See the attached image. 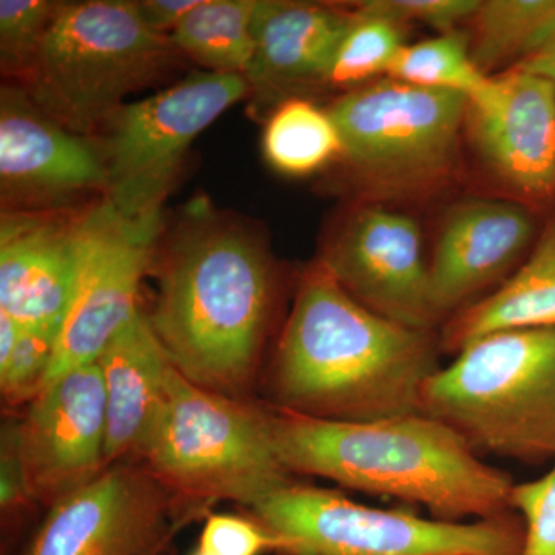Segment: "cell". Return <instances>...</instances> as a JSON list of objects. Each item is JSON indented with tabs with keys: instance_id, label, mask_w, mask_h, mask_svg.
I'll return each instance as SVG.
<instances>
[{
	"instance_id": "10",
	"label": "cell",
	"mask_w": 555,
	"mask_h": 555,
	"mask_svg": "<svg viewBox=\"0 0 555 555\" xmlns=\"http://www.w3.org/2000/svg\"><path fill=\"white\" fill-rule=\"evenodd\" d=\"M204 516L144 462L119 463L51 506L21 555H166Z\"/></svg>"
},
{
	"instance_id": "21",
	"label": "cell",
	"mask_w": 555,
	"mask_h": 555,
	"mask_svg": "<svg viewBox=\"0 0 555 555\" xmlns=\"http://www.w3.org/2000/svg\"><path fill=\"white\" fill-rule=\"evenodd\" d=\"M258 2L199 0L171 33V43L207 72L246 76L255 53Z\"/></svg>"
},
{
	"instance_id": "11",
	"label": "cell",
	"mask_w": 555,
	"mask_h": 555,
	"mask_svg": "<svg viewBox=\"0 0 555 555\" xmlns=\"http://www.w3.org/2000/svg\"><path fill=\"white\" fill-rule=\"evenodd\" d=\"M159 215L129 217L107 198L80 215L78 280L47 386L72 369L96 363L109 339L141 309L139 288L152 264Z\"/></svg>"
},
{
	"instance_id": "28",
	"label": "cell",
	"mask_w": 555,
	"mask_h": 555,
	"mask_svg": "<svg viewBox=\"0 0 555 555\" xmlns=\"http://www.w3.org/2000/svg\"><path fill=\"white\" fill-rule=\"evenodd\" d=\"M511 509L524 518L520 555H555V460L545 476L514 486Z\"/></svg>"
},
{
	"instance_id": "13",
	"label": "cell",
	"mask_w": 555,
	"mask_h": 555,
	"mask_svg": "<svg viewBox=\"0 0 555 555\" xmlns=\"http://www.w3.org/2000/svg\"><path fill=\"white\" fill-rule=\"evenodd\" d=\"M347 294L387 320L433 331L438 315L418 224L385 208L350 219L320 262Z\"/></svg>"
},
{
	"instance_id": "19",
	"label": "cell",
	"mask_w": 555,
	"mask_h": 555,
	"mask_svg": "<svg viewBox=\"0 0 555 555\" xmlns=\"http://www.w3.org/2000/svg\"><path fill=\"white\" fill-rule=\"evenodd\" d=\"M353 14L308 2L259 0L246 79L258 89L324 80Z\"/></svg>"
},
{
	"instance_id": "9",
	"label": "cell",
	"mask_w": 555,
	"mask_h": 555,
	"mask_svg": "<svg viewBox=\"0 0 555 555\" xmlns=\"http://www.w3.org/2000/svg\"><path fill=\"white\" fill-rule=\"evenodd\" d=\"M466 100L387 78L350 91L328 113L353 169L387 188H415L451 170Z\"/></svg>"
},
{
	"instance_id": "4",
	"label": "cell",
	"mask_w": 555,
	"mask_h": 555,
	"mask_svg": "<svg viewBox=\"0 0 555 555\" xmlns=\"http://www.w3.org/2000/svg\"><path fill=\"white\" fill-rule=\"evenodd\" d=\"M422 412L480 456L526 465L555 460V327L474 339L427 378Z\"/></svg>"
},
{
	"instance_id": "24",
	"label": "cell",
	"mask_w": 555,
	"mask_h": 555,
	"mask_svg": "<svg viewBox=\"0 0 555 555\" xmlns=\"http://www.w3.org/2000/svg\"><path fill=\"white\" fill-rule=\"evenodd\" d=\"M387 76L420 89L451 91L466 98L476 93L488 79L470 56L465 36L455 31L404 43Z\"/></svg>"
},
{
	"instance_id": "32",
	"label": "cell",
	"mask_w": 555,
	"mask_h": 555,
	"mask_svg": "<svg viewBox=\"0 0 555 555\" xmlns=\"http://www.w3.org/2000/svg\"><path fill=\"white\" fill-rule=\"evenodd\" d=\"M199 0H141L137 3L139 17L156 35L170 38L179 24L195 9Z\"/></svg>"
},
{
	"instance_id": "33",
	"label": "cell",
	"mask_w": 555,
	"mask_h": 555,
	"mask_svg": "<svg viewBox=\"0 0 555 555\" xmlns=\"http://www.w3.org/2000/svg\"><path fill=\"white\" fill-rule=\"evenodd\" d=\"M516 68L532 73V75L542 76V78L550 80L555 89V30L535 53L526 57L524 62L516 65Z\"/></svg>"
},
{
	"instance_id": "16",
	"label": "cell",
	"mask_w": 555,
	"mask_h": 555,
	"mask_svg": "<svg viewBox=\"0 0 555 555\" xmlns=\"http://www.w3.org/2000/svg\"><path fill=\"white\" fill-rule=\"evenodd\" d=\"M80 259V217L9 211L0 225V312L60 334Z\"/></svg>"
},
{
	"instance_id": "3",
	"label": "cell",
	"mask_w": 555,
	"mask_h": 555,
	"mask_svg": "<svg viewBox=\"0 0 555 555\" xmlns=\"http://www.w3.org/2000/svg\"><path fill=\"white\" fill-rule=\"evenodd\" d=\"M275 283L261 244L208 222L170 248L150 313L171 366L204 389L247 400L272 318Z\"/></svg>"
},
{
	"instance_id": "27",
	"label": "cell",
	"mask_w": 555,
	"mask_h": 555,
	"mask_svg": "<svg viewBox=\"0 0 555 555\" xmlns=\"http://www.w3.org/2000/svg\"><path fill=\"white\" fill-rule=\"evenodd\" d=\"M56 339L54 332L22 326L13 353L0 364V390L7 406H27L46 389Z\"/></svg>"
},
{
	"instance_id": "5",
	"label": "cell",
	"mask_w": 555,
	"mask_h": 555,
	"mask_svg": "<svg viewBox=\"0 0 555 555\" xmlns=\"http://www.w3.org/2000/svg\"><path fill=\"white\" fill-rule=\"evenodd\" d=\"M177 56L170 38L145 27L134 2H64L24 79L40 109L86 134L167 73Z\"/></svg>"
},
{
	"instance_id": "1",
	"label": "cell",
	"mask_w": 555,
	"mask_h": 555,
	"mask_svg": "<svg viewBox=\"0 0 555 555\" xmlns=\"http://www.w3.org/2000/svg\"><path fill=\"white\" fill-rule=\"evenodd\" d=\"M440 350L433 331L378 315L318 264L302 276L278 343L270 406L331 422L418 414Z\"/></svg>"
},
{
	"instance_id": "15",
	"label": "cell",
	"mask_w": 555,
	"mask_h": 555,
	"mask_svg": "<svg viewBox=\"0 0 555 555\" xmlns=\"http://www.w3.org/2000/svg\"><path fill=\"white\" fill-rule=\"evenodd\" d=\"M104 152L47 115L27 91L2 90L0 188L14 211H43L89 192H107Z\"/></svg>"
},
{
	"instance_id": "23",
	"label": "cell",
	"mask_w": 555,
	"mask_h": 555,
	"mask_svg": "<svg viewBox=\"0 0 555 555\" xmlns=\"http://www.w3.org/2000/svg\"><path fill=\"white\" fill-rule=\"evenodd\" d=\"M273 169L305 177L341 155V138L328 109L306 100H288L273 112L262 138Z\"/></svg>"
},
{
	"instance_id": "30",
	"label": "cell",
	"mask_w": 555,
	"mask_h": 555,
	"mask_svg": "<svg viewBox=\"0 0 555 555\" xmlns=\"http://www.w3.org/2000/svg\"><path fill=\"white\" fill-rule=\"evenodd\" d=\"M480 3V0H374L363 5L401 24L420 22L451 33L459 22L473 20Z\"/></svg>"
},
{
	"instance_id": "20",
	"label": "cell",
	"mask_w": 555,
	"mask_h": 555,
	"mask_svg": "<svg viewBox=\"0 0 555 555\" xmlns=\"http://www.w3.org/2000/svg\"><path fill=\"white\" fill-rule=\"evenodd\" d=\"M531 327H555V225L499 291L449 318L441 349L459 353L485 335Z\"/></svg>"
},
{
	"instance_id": "25",
	"label": "cell",
	"mask_w": 555,
	"mask_h": 555,
	"mask_svg": "<svg viewBox=\"0 0 555 555\" xmlns=\"http://www.w3.org/2000/svg\"><path fill=\"white\" fill-rule=\"evenodd\" d=\"M404 24L369 10L361 3L337 53L326 82L335 87L353 86L389 72L403 42Z\"/></svg>"
},
{
	"instance_id": "22",
	"label": "cell",
	"mask_w": 555,
	"mask_h": 555,
	"mask_svg": "<svg viewBox=\"0 0 555 555\" xmlns=\"http://www.w3.org/2000/svg\"><path fill=\"white\" fill-rule=\"evenodd\" d=\"M470 21V56L486 75L506 62L520 64L546 42L555 30V0H488Z\"/></svg>"
},
{
	"instance_id": "31",
	"label": "cell",
	"mask_w": 555,
	"mask_h": 555,
	"mask_svg": "<svg viewBox=\"0 0 555 555\" xmlns=\"http://www.w3.org/2000/svg\"><path fill=\"white\" fill-rule=\"evenodd\" d=\"M0 462H2V466H0V506H2L3 526H9L10 529L11 521H20L22 511L35 503L28 494L27 485H25L10 426L3 429L2 460Z\"/></svg>"
},
{
	"instance_id": "14",
	"label": "cell",
	"mask_w": 555,
	"mask_h": 555,
	"mask_svg": "<svg viewBox=\"0 0 555 555\" xmlns=\"http://www.w3.org/2000/svg\"><path fill=\"white\" fill-rule=\"evenodd\" d=\"M465 126L478 156L518 195L545 199L555 193V89L520 68L488 76L467 96Z\"/></svg>"
},
{
	"instance_id": "2",
	"label": "cell",
	"mask_w": 555,
	"mask_h": 555,
	"mask_svg": "<svg viewBox=\"0 0 555 555\" xmlns=\"http://www.w3.org/2000/svg\"><path fill=\"white\" fill-rule=\"evenodd\" d=\"M272 415L276 451L292 476L392 496L426 507L437 520H481L513 511V477L425 412L374 422H331L276 408Z\"/></svg>"
},
{
	"instance_id": "26",
	"label": "cell",
	"mask_w": 555,
	"mask_h": 555,
	"mask_svg": "<svg viewBox=\"0 0 555 555\" xmlns=\"http://www.w3.org/2000/svg\"><path fill=\"white\" fill-rule=\"evenodd\" d=\"M60 7L50 0L0 2V60L5 72L27 75Z\"/></svg>"
},
{
	"instance_id": "29",
	"label": "cell",
	"mask_w": 555,
	"mask_h": 555,
	"mask_svg": "<svg viewBox=\"0 0 555 555\" xmlns=\"http://www.w3.org/2000/svg\"><path fill=\"white\" fill-rule=\"evenodd\" d=\"M198 547L211 555H283L287 546L257 518L210 514L201 532Z\"/></svg>"
},
{
	"instance_id": "18",
	"label": "cell",
	"mask_w": 555,
	"mask_h": 555,
	"mask_svg": "<svg viewBox=\"0 0 555 555\" xmlns=\"http://www.w3.org/2000/svg\"><path fill=\"white\" fill-rule=\"evenodd\" d=\"M524 208L500 201H474L452 211L438 236L429 264L438 315L462 312L502 276L531 240Z\"/></svg>"
},
{
	"instance_id": "7",
	"label": "cell",
	"mask_w": 555,
	"mask_h": 555,
	"mask_svg": "<svg viewBox=\"0 0 555 555\" xmlns=\"http://www.w3.org/2000/svg\"><path fill=\"white\" fill-rule=\"evenodd\" d=\"M247 511L284 540L283 555H520L525 543L524 518L514 511L444 521L294 481Z\"/></svg>"
},
{
	"instance_id": "34",
	"label": "cell",
	"mask_w": 555,
	"mask_h": 555,
	"mask_svg": "<svg viewBox=\"0 0 555 555\" xmlns=\"http://www.w3.org/2000/svg\"><path fill=\"white\" fill-rule=\"evenodd\" d=\"M190 555H211V554L204 553V551H201L199 547H196V550L193 551V553Z\"/></svg>"
},
{
	"instance_id": "8",
	"label": "cell",
	"mask_w": 555,
	"mask_h": 555,
	"mask_svg": "<svg viewBox=\"0 0 555 555\" xmlns=\"http://www.w3.org/2000/svg\"><path fill=\"white\" fill-rule=\"evenodd\" d=\"M248 89L246 76L206 69L122 105L108 120L105 198L129 217L159 215L192 142Z\"/></svg>"
},
{
	"instance_id": "17",
	"label": "cell",
	"mask_w": 555,
	"mask_h": 555,
	"mask_svg": "<svg viewBox=\"0 0 555 555\" xmlns=\"http://www.w3.org/2000/svg\"><path fill=\"white\" fill-rule=\"evenodd\" d=\"M105 390L107 466L144 462L169 406L171 363L139 309L96 361Z\"/></svg>"
},
{
	"instance_id": "12",
	"label": "cell",
	"mask_w": 555,
	"mask_h": 555,
	"mask_svg": "<svg viewBox=\"0 0 555 555\" xmlns=\"http://www.w3.org/2000/svg\"><path fill=\"white\" fill-rule=\"evenodd\" d=\"M33 502L50 509L107 469V415L100 364L65 372L10 426Z\"/></svg>"
},
{
	"instance_id": "6",
	"label": "cell",
	"mask_w": 555,
	"mask_h": 555,
	"mask_svg": "<svg viewBox=\"0 0 555 555\" xmlns=\"http://www.w3.org/2000/svg\"><path fill=\"white\" fill-rule=\"evenodd\" d=\"M144 463L207 516L222 500L250 509L292 483L276 451L272 408L204 389L173 366L169 406Z\"/></svg>"
}]
</instances>
